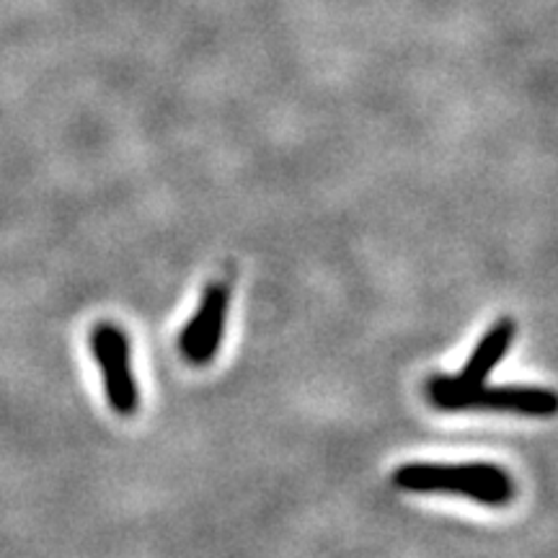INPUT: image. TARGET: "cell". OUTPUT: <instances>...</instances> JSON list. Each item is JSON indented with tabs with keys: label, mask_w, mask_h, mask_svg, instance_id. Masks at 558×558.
<instances>
[{
	"label": "cell",
	"mask_w": 558,
	"mask_h": 558,
	"mask_svg": "<svg viewBox=\"0 0 558 558\" xmlns=\"http://www.w3.org/2000/svg\"><path fill=\"white\" fill-rule=\"evenodd\" d=\"M393 484L403 492L463 494L478 505L501 507L514 497L509 473L492 463H409L393 473Z\"/></svg>",
	"instance_id": "obj_1"
},
{
	"label": "cell",
	"mask_w": 558,
	"mask_h": 558,
	"mask_svg": "<svg viewBox=\"0 0 558 558\" xmlns=\"http://www.w3.org/2000/svg\"><path fill=\"white\" fill-rule=\"evenodd\" d=\"M427 396L432 407L442 411H512L522 416H554L558 407L550 388L535 386H456L450 375H435L427 380Z\"/></svg>",
	"instance_id": "obj_2"
},
{
	"label": "cell",
	"mask_w": 558,
	"mask_h": 558,
	"mask_svg": "<svg viewBox=\"0 0 558 558\" xmlns=\"http://www.w3.org/2000/svg\"><path fill=\"white\" fill-rule=\"evenodd\" d=\"M90 349H94L96 365L101 369L109 407L122 416L135 414L140 396L135 375H132L128 333L114 324H99L90 333Z\"/></svg>",
	"instance_id": "obj_3"
},
{
	"label": "cell",
	"mask_w": 558,
	"mask_h": 558,
	"mask_svg": "<svg viewBox=\"0 0 558 558\" xmlns=\"http://www.w3.org/2000/svg\"><path fill=\"white\" fill-rule=\"evenodd\" d=\"M230 308V288L226 282H213L202 295L197 311L179 333V352L192 365H209L218 354L226 318Z\"/></svg>",
	"instance_id": "obj_4"
},
{
	"label": "cell",
	"mask_w": 558,
	"mask_h": 558,
	"mask_svg": "<svg viewBox=\"0 0 558 558\" xmlns=\"http://www.w3.org/2000/svg\"><path fill=\"white\" fill-rule=\"evenodd\" d=\"M514 333H518V326H514L512 318H501L497 324H492V329L473 347L463 369L458 375H450V380L456 386H478V383H486L488 373L505 360L509 344L514 341Z\"/></svg>",
	"instance_id": "obj_5"
}]
</instances>
